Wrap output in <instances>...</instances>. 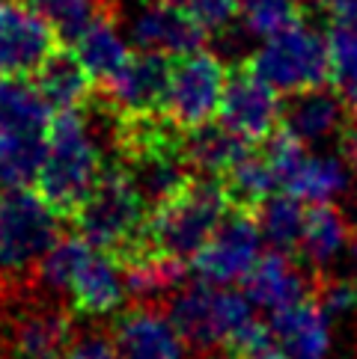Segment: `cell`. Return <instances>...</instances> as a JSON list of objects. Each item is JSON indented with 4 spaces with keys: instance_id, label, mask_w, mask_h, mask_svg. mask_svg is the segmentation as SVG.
<instances>
[{
    "instance_id": "obj_1",
    "label": "cell",
    "mask_w": 357,
    "mask_h": 359,
    "mask_svg": "<svg viewBox=\"0 0 357 359\" xmlns=\"http://www.w3.org/2000/svg\"><path fill=\"white\" fill-rule=\"evenodd\" d=\"M101 172V149L96 143L86 107L54 110L45 134V155L36 172L39 196L60 220H72L89 196Z\"/></svg>"
},
{
    "instance_id": "obj_2",
    "label": "cell",
    "mask_w": 357,
    "mask_h": 359,
    "mask_svg": "<svg viewBox=\"0 0 357 359\" xmlns=\"http://www.w3.org/2000/svg\"><path fill=\"white\" fill-rule=\"evenodd\" d=\"M146 214L149 205L131 175L119 163H110L101 166L89 196L69 223L89 247L119 262L146 247Z\"/></svg>"
},
{
    "instance_id": "obj_3",
    "label": "cell",
    "mask_w": 357,
    "mask_h": 359,
    "mask_svg": "<svg viewBox=\"0 0 357 359\" xmlns=\"http://www.w3.org/2000/svg\"><path fill=\"white\" fill-rule=\"evenodd\" d=\"M229 211V199L218 178L190 175L173 194L149 205L146 247L190 262L194 252L212 238Z\"/></svg>"
},
{
    "instance_id": "obj_4",
    "label": "cell",
    "mask_w": 357,
    "mask_h": 359,
    "mask_svg": "<svg viewBox=\"0 0 357 359\" xmlns=\"http://www.w3.org/2000/svg\"><path fill=\"white\" fill-rule=\"evenodd\" d=\"M170 324L182 339L185 351H194L197 356H209L214 351H223V344L233 339V332L253 318L250 300L245 294L233 291L229 285H182L170 297Z\"/></svg>"
},
{
    "instance_id": "obj_5",
    "label": "cell",
    "mask_w": 357,
    "mask_h": 359,
    "mask_svg": "<svg viewBox=\"0 0 357 359\" xmlns=\"http://www.w3.org/2000/svg\"><path fill=\"white\" fill-rule=\"evenodd\" d=\"M245 66L283 95L330 83L327 39L304 21L268 36L265 45L245 60Z\"/></svg>"
},
{
    "instance_id": "obj_6",
    "label": "cell",
    "mask_w": 357,
    "mask_h": 359,
    "mask_svg": "<svg viewBox=\"0 0 357 359\" xmlns=\"http://www.w3.org/2000/svg\"><path fill=\"white\" fill-rule=\"evenodd\" d=\"M60 223L33 190H0V271L12 282L30 279L33 267L63 235Z\"/></svg>"
},
{
    "instance_id": "obj_7",
    "label": "cell",
    "mask_w": 357,
    "mask_h": 359,
    "mask_svg": "<svg viewBox=\"0 0 357 359\" xmlns=\"http://www.w3.org/2000/svg\"><path fill=\"white\" fill-rule=\"evenodd\" d=\"M223 83H226V66L209 50H194V54L170 60L164 116L178 131H190L197 125L212 122L218 116Z\"/></svg>"
},
{
    "instance_id": "obj_8",
    "label": "cell",
    "mask_w": 357,
    "mask_h": 359,
    "mask_svg": "<svg viewBox=\"0 0 357 359\" xmlns=\"http://www.w3.org/2000/svg\"><path fill=\"white\" fill-rule=\"evenodd\" d=\"M262 247L259 220L253 211L229 208L221 226L190 259V271L209 285H235L257 262Z\"/></svg>"
},
{
    "instance_id": "obj_9",
    "label": "cell",
    "mask_w": 357,
    "mask_h": 359,
    "mask_svg": "<svg viewBox=\"0 0 357 359\" xmlns=\"http://www.w3.org/2000/svg\"><path fill=\"white\" fill-rule=\"evenodd\" d=\"M280 113H283L280 93L262 78H257L245 62L235 66L233 74H226L218 107L223 128H229L247 143H262L280 128Z\"/></svg>"
},
{
    "instance_id": "obj_10",
    "label": "cell",
    "mask_w": 357,
    "mask_h": 359,
    "mask_svg": "<svg viewBox=\"0 0 357 359\" xmlns=\"http://www.w3.org/2000/svg\"><path fill=\"white\" fill-rule=\"evenodd\" d=\"M170 83V60L155 50L131 54L129 62L110 81L96 83L93 98L117 116L131 113H164Z\"/></svg>"
},
{
    "instance_id": "obj_11",
    "label": "cell",
    "mask_w": 357,
    "mask_h": 359,
    "mask_svg": "<svg viewBox=\"0 0 357 359\" xmlns=\"http://www.w3.org/2000/svg\"><path fill=\"white\" fill-rule=\"evenodd\" d=\"M54 48L57 33L27 0H0V78H30Z\"/></svg>"
},
{
    "instance_id": "obj_12",
    "label": "cell",
    "mask_w": 357,
    "mask_h": 359,
    "mask_svg": "<svg viewBox=\"0 0 357 359\" xmlns=\"http://www.w3.org/2000/svg\"><path fill=\"white\" fill-rule=\"evenodd\" d=\"M108 339L117 359H185V344L158 303L134 300L110 320Z\"/></svg>"
},
{
    "instance_id": "obj_13",
    "label": "cell",
    "mask_w": 357,
    "mask_h": 359,
    "mask_svg": "<svg viewBox=\"0 0 357 359\" xmlns=\"http://www.w3.org/2000/svg\"><path fill=\"white\" fill-rule=\"evenodd\" d=\"M74 312L66 303L33 300L9 324L12 359H60L74 339Z\"/></svg>"
},
{
    "instance_id": "obj_14",
    "label": "cell",
    "mask_w": 357,
    "mask_h": 359,
    "mask_svg": "<svg viewBox=\"0 0 357 359\" xmlns=\"http://www.w3.org/2000/svg\"><path fill=\"white\" fill-rule=\"evenodd\" d=\"M241 285H245V297L268 312H280L313 297V276L289 252L277 250L257 255L250 271L241 276Z\"/></svg>"
},
{
    "instance_id": "obj_15",
    "label": "cell",
    "mask_w": 357,
    "mask_h": 359,
    "mask_svg": "<svg viewBox=\"0 0 357 359\" xmlns=\"http://www.w3.org/2000/svg\"><path fill=\"white\" fill-rule=\"evenodd\" d=\"M209 30L178 4H146L131 24V42L140 50L164 57H185L202 50Z\"/></svg>"
},
{
    "instance_id": "obj_16",
    "label": "cell",
    "mask_w": 357,
    "mask_h": 359,
    "mask_svg": "<svg viewBox=\"0 0 357 359\" xmlns=\"http://www.w3.org/2000/svg\"><path fill=\"white\" fill-rule=\"evenodd\" d=\"M125 300V282L119 264L110 255L93 250L74 271L69 288H66V306L78 315L101 318L119 312Z\"/></svg>"
},
{
    "instance_id": "obj_17",
    "label": "cell",
    "mask_w": 357,
    "mask_h": 359,
    "mask_svg": "<svg viewBox=\"0 0 357 359\" xmlns=\"http://www.w3.org/2000/svg\"><path fill=\"white\" fill-rule=\"evenodd\" d=\"M271 339L286 359H327L330 351V327L327 315L318 309L313 297L295 306L271 312L268 320Z\"/></svg>"
},
{
    "instance_id": "obj_18",
    "label": "cell",
    "mask_w": 357,
    "mask_h": 359,
    "mask_svg": "<svg viewBox=\"0 0 357 359\" xmlns=\"http://www.w3.org/2000/svg\"><path fill=\"white\" fill-rule=\"evenodd\" d=\"M346 119L349 113L337 89L330 93L327 86H316V89H304V93L289 95L283 113H280V128H286L292 137H298L304 146H310L339 134Z\"/></svg>"
},
{
    "instance_id": "obj_19",
    "label": "cell",
    "mask_w": 357,
    "mask_h": 359,
    "mask_svg": "<svg viewBox=\"0 0 357 359\" xmlns=\"http://www.w3.org/2000/svg\"><path fill=\"white\" fill-rule=\"evenodd\" d=\"M117 264L122 271L125 291L140 303H158L164 297H173L190 273V262L152 247H140L137 252L125 255Z\"/></svg>"
},
{
    "instance_id": "obj_20",
    "label": "cell",
    "mask_w": 357,
    "mask_h": 359,
    "mask_svg": "<svg viewBox=\"0 0 357 359\" xmlns=\"http://www.w3.org/2000/svg\"><path fill=\"white\" fill-rule=\"evenodd\" d=\"M33 86L39 89V95L48 101L51 110H78L86 107L89 98L96 93L93 78L81 66V60L74 57L72 48H54L45 57V62L33 74Z\"/></svg>"
},
{
    "instance_id": "obj_21",
    "label": "cell",
    "mask_w": 357,
    "mask_h": 359,
    "mask_svg": "<svg viewBox=\"0 0 357 359\" xmlns=\"http://www.w3.org/2000/svg\"><path fill=\"white\" fill-rule=\"evenodd\" d=\"M351 229L346 223L337 205L330 202H307L304 208V226H301V241H298V262L313 271H325V267L342 252V247L349 243Z\"/></svg>"
},
{
    "instance_id": "obj_22",
    "label": "cell",
    "mask_w": 357,
    "mask_h": 359,
    "mask_svg": "<svg viewBox=\"0 0 357 359\" xmlns=\"http://www.w3.org/2000/svg\"><path fill=\"white\" fill-rule=\"evenodd\" d=\"M223 194L229 199V208H241V211H253L277 190V178L268 166V158L259 143H250L241 155L223 170L218 178Z\"/></svg>"
},
{
    "instance_id": "obj_23",
    "label": "cell",
    "mask_w": 357,
    "mask_h": 359,
    "mask_svg": "<svg viewBox=\"0 0 357 359\" xmlns=\"http://www.w3.org/2000/svg\"><path fill=\"white\" fill-rule=\"evenodd\" d=\"M247 146H250L247 140H241L238 134H233L229 128H223L214 119L182 134L185 163L190 166L194 175H209V178H221L226 166L233 163Z\"/></svg>"
},
{
    "instance_id": "obj_24",
    "label": "cell",
    "mask_w": 357,
    "mask_h": 359,
    "mask_svg": "<svg viewBox=\"0 0 357 359\" xmlns=\"http://www.w3.org/2000/svg\"><path fill=\"white\" fill-rule=\"evenodd\" d=\"M74 57L81 60V66L93 78V83H105L117 74L131 57L129 42L119 36L113 18H98L72 42Z\"/></svg>"
},
{
    "instance_id": "obj_25",
    "label": "cell",
    "mask_w": 357,
    "mask_h": 359,
    "mask_svg": "<svg viewBox=\"0 0 357 359\" xmlns=\"http://www.w3.org/2000/svg\"><path fill=\"white\" fill-rule=\"evenodd\" d=\"M54 110L24 78H0V131L48 134Z\"/></svg>"
},
{
    "instance_id": "obj_26",
    "label": "cell",
    "mask_w": 357,
    "mask_h": 359,
    "mask_svg": "<svg viewBox=\"0 0 357 359\" xmlns=\"http://www.w3.org/2000/svg\"><path fill=\"white\" fill-rule=\"evenodd\" d=\"M349 187V166L330 155H310L298 163V170L286 178V190L301 202H330Z\"/></svg>"
},
{
    "instance_id": "obj_27",
    "label": "cell",
    "mask_w": 357,
    "mask_h": 359,
    "mask_svg": "<svg viewBox=\"0 0 357 359\" xmlns=\"http://www.w3.org/2000/svg\"><path fill=\"white\" fill-rule=\"evenodd\" d=\"M57 33L60 45H72L98 18H117V0H27Z\"/></svg>"
},
{
    "instance_id": "obj_28",
    "label": "cell",
    "mask_w": 357,
    "mask_h": 359,
    "mask_svg": "<svg viewBox=\"0 0 357 359\" xmlns=\"http://www.w3.org/2000/svg\"><path fill=\"white\" fill-rule=\"evenodd\" d=\"M304 208L307 205L301 199L286 194V190H274L257 208L262 241L271 243V250L277 252L295 255L298 241H301V226H304Z\"/></svg>"
},
{
    "instance_id": "obj_29",
    "label": "cell",
    "mask_w": 357,
    "mask_h": 359,
    "mask_svg": "<svg viewBox=\"0 0 357 359\" xmlns=\"http://www.w3.org/2000/svg\"><path fill=\"white\" fill-rule=\"evenodd\" d=\"M45 155V134L0 131V190L30 187Z\"/></svg>"
},
{
    "instance_id": "obj_30",
    "label": "cell",
    "mask_w": 357,
    "mask_h": 359,
    "mask_svg": "<svg viewBox=\"0 0 357 359\" xmlns=\"http://www.w3.org/2000/svg\"><path fill=\"white\" fill-rule=\"evenodd\" d=\"M96 247H89V243L78 232H74V235H60L54 241V247H51L39 259V264L33 267L30 282L39 291H45V294H66L74 271H78L81 262Z\"/></svg>"
},
{
    "instance_id": "obj_31",
    "label": "cell",
    "mask_w": 357,
    "mask_h": 359,
    "mask_svg": "<svg viewBox=\"0 0 357 359\" xmlns=\"http://www.w3.org/2000/svg\"><path fill=\"white\" fill-rule=\"evenodd\" d=\"M238 18L250 36L268 39L304 21V6L301 0H238Z\"/></svg>"
},
{
    "instance_id": "obj_32",
    "label": "cell",
    "mask_w": 357,
    "mask_h": 359,
    "mask_svg": "<svg viewBox=\"0 0 357 359\" xmlns=\"http://www.w3.org/2000/svg\"><path fill=\"white\" fill-rule=\"evenodd\" d=\"M325 39H327L330 86L346 98L357 93V33L346 27H330Z\"/></svg>"
},
{
    "instance_id": "obj_33",
    "label": "cell",
    "mask_w": 357,
    "mask_h": 359,
    "mask_svg": "<svg viewBox=\"0 0 357 359\" xmlns=\"http://www.w3.org/2000/svg\"><path fill=\"white\" fill-rule=\"evenodd\" d=\"M313 300L327 318L357 312V279L351 276H330L325 271L313 273Z\"/></svg>"
},
{
    "instance_id": "obj_34",
    "label": "cell",
    "mask_w": 357,
    "mask_h": 359,
    "mask_svg": "<svg viewBox=\"0 0 357 359\" xmlns=\"http://www.w3.org/2000/svg\"><path fill=\"white\" fill-rule=\"evenodd\" d=\"M182 9H188L209 33L226 30L238 18V0H176Z\"/></svg>"
},
{
    "instance_id": "obj_35",
    "label": "cell",
    "mask_w": 357,
    "mask_h": 359,
    "mask_svg": "<svg viewBox=\"0 0 357 359\" xmlns=\"http://www.w3.org/2000/svg\"><path fill=\"white\" fill-rule=\"evenodd\" d=\"M60 359H117V356H113L110 339L105 332H84V336L72 339V344Z\"/></svg>"
},
{
    "instance_id": "obj_36",
    "label": "cell",
    "mask_w": 357,
    "mask_h": 359,
    "mask_svg": "<svg viewBox=\"0 0 357 359\" xmlns=\"http://www.w3.org/2000/svg\"><path fill=\"white\" fill-rule=\"evenodd\" d=\"M339 161L357 172V122H346L339 128Z\"/></svg>"
},
{
    "instance_id": "obj_37",
    "label": "cell",
    "mask_w": 357,
    "mask_h": 359,
    "mask_svg": "<svg viewBox=\"0 0 357 359\" xmlns=\"http://www.w3.org/2000/svg\"><path fill=\"white\" fill-rule=\"evenodd\" d=\"M330 15H334L337 27L357 33V0H334L330 4Z\"/></svg>"
},
{
    "instance_id": "obj_38",
    "label": "cell",
    "mask_w": 357,
    "mask_h": 359,
    "mask_svg": "<svg viewBox=\"0 0 357 359\" xmlns=\"http://www.w3.org/2000/svg\"><path fill=\"white\" fill-rule=\"evenodd\" d=\"M229 359H286L283 351L271 341H262V344H253V348H245V351H235L229 353Z\"/></svg>"
},
{
    "instance_id": "obj_39",
    "label": "cell",
    "mask_w": 357,
    "mask_h": 359,
    "mask_svg": "<svg viewBox=\"0 0 357 359\" xmlns=\"http://www.w3.org/2000/svg\"><path fill=\"white\" fill-rule=\"evenodd\" d=\"M15 285H18V282H12V279H9L4 271H0V303H4V300L9 297L12 288H15Z\"/></svg>"
},
{
    "instance_id": "obj_40",
    "label": "cell",
    "mask_w": 357,
    "mask_h": 359,
    "mask_svg": "<svg viewBox=\"0 0 357 359\" xmlns=\"http://www.w3.org/2000/svg\"><path fill=\"white\" fill-rule=\"evenodd\" d=\"M330 4H334V0H301L304 12H307V9H316V12H322V9H330Z\"/></svg>"
},
{
    "instance_id": "obj_41",
    "label": "cell",
    "mask_w": 357,
    "mask_h": 359,
    "mask_svg": "<svg viewBox=\"0 0 357 359\" xmlns=\"http://www.w3.org/2000/svg\"><path fill=\"white\" fill-rule=\"evenodd\" d=\"M349 247H351V255H354V262H357V232L349 238Z\"/></svg>"
},
{
    "instance_id": "obj_42",
    "label": "cell",
    "mask_w": 357,
    "mask_h": 359,
    "mask_svg": "<svg viewBox=\"0 0 357 359\" xmlns=\"http://www.w3.org/2000/svg\"><path fill=\"white\" fill-rule=\"evenodd\" d=\"M146 4H176V0H146Z\"/></svg>"
}]
</instances>
